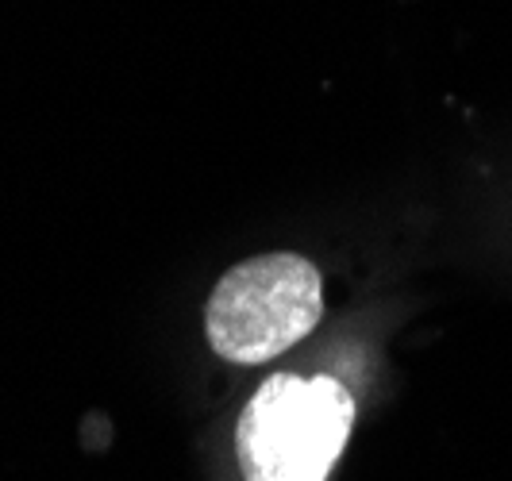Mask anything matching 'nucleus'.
Here are the masks:
<instances>
[{"mask_svg":"<svg viewBox=\"0 0 512 481\" xmlns=\"http://www.w3.org/2000/svg\"><path fill=\"white\" fill-rule=\"evenodd\" d=\"M355 424V397L343 381L274 374L247 401L235 451L243 481H328Z\"/></svg>","mask_w":512,"mask_h":481,"instance_id":"1","label":"nucleus"},{"mask_svg":"<svg viewBox=\"0 0 512 481\" xmlns=\"http://www.w3.org/2000/svg\"><path fill=\"white\" fill-rule=\"evenodd\" d=\"M320 270L301 254H262L231 266L212 289L205 331L228 362H270L320 324Z\"/></svg>","mask_w":512,"mask_h":481,"instance_id":"2","label":"nucleus"}]
</instances>
